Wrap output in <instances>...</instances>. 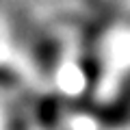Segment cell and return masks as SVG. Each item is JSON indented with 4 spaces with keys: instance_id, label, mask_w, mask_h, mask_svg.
<instances>
[{
    "instance_id": "obj_1",
    "label": "cell",
    "mask_w": 130,
    "mask_h": 130,
    "mask_svg": "<svg viewBox=\"0 0 130 130\" xmlns=\"http://www.w3.org/2000/svg\"><path fill=\"white\" fill-rule=\"evenodd\" d=\"M56 102H50V100H48V102H43L41 104V108H39V115H41V121L43 124H54V117H56Z\"/></svg>"
}]
</instances>
